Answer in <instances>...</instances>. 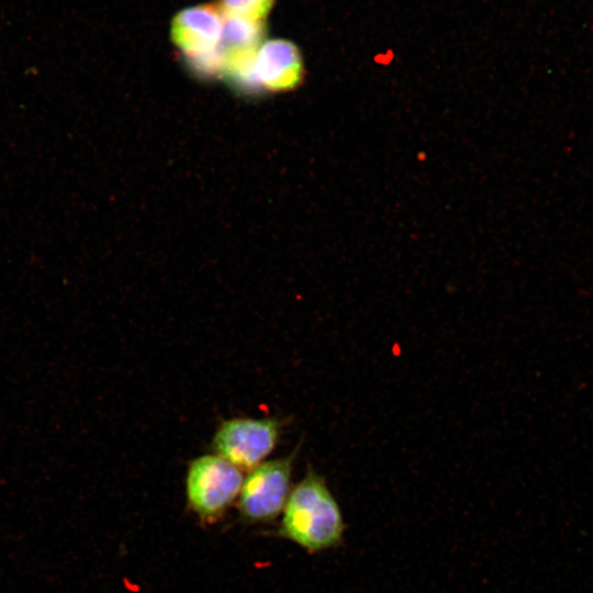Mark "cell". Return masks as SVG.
<instances>
[{"label": "cell", "mask_w": 593, "mask_h": 593, "mask_svg": "<svg viewBox=\"0 0 593 593\" xmlns=\"http://www.w3.org/2000/svg\"><path fill=\"white\" fill-rule=\"evenodd\" d=\"M277 534L310 553L342 545L345 534L343 514L325 479L309 469L291 490Z\"/></svg>", "instance_id": "cell-1"}, {"label": "cell", "mask_w": 593, "mask_h": 593, "mask_svg": "<svg viewBox=\"0 0 593 593\" xmlns=\"http://www.w3.org/2000/svg\"><path fill=\"white\" fill-rule=\"evenodd\" d=\"M242 470L217 455L194 458L186 474V495L190 510L203 524L217 522L238 497Z\"/></svg>", "instance_id": "cell-2"}, {"label": "cell", "mask_w": 593, "mask_h": 593, "mask_svg": "<svg viewBox=\"0 0 593 593\" xmlns=\"http://www.w3.org/2000/svg\"><path fill=\"white\" fill-rule=\"evenodd\" d=\"M295 452L264 461L250 469L238 494L240 517L250 524L267 523L279 516L291 492Z\"/></svg>", "instance_id": "cell-3"}, {"label": "cell", "mask_w": 593, "mask_h": 593, "mask_svg": "<svg viewBox=\"0 0 593 593\" xmlns=\"http://www.w3.org/2000/svg\"><path fill=\"white\" fill-rule=\"evenodd\" d=\"M276 418L235 417L222 422L212 448L215 455L240 470H250L264 462L276 448L280 436Z\"/></svg>", "instance_id": "cell-4"}, {"label": "cell", "mask_w": 593, "mask_h": 593, "mask_svg": "<svg viewBox=\"0 0 593 593\" xmlns=\"http://www.w3.org/2000/svg\"><path fill=\"white\" fill-rule=\"evenodd\" d=\"M222 15L214 7L202 4L183 9L172 19V42L200 71L214 69L221 61Z\"/></svg>", "instance_id": "cell-5"}, {"label": "cell", "mask_w": 593, "mask_h": 593, "mask_svg": "<svg viewBox=\"0 0 593 593\" xmlns=\"http://www.w3.org/2000/svg\"><path fill=\"white\" fill-rule=\"evenodd\" d=\"M251 71L254 86H262L271 91L296 88L305 74L299 47L288 40H270L260 45Z\"/></svg>", "instance_id": "cell-6"}, {"label": "cell", "mask_w": 593, "mask_h": 593, "mask_svg": "<svg viewBox=\"0 0 593 593\" xmlns=\"http://www.w3.org/2000/svg\"><path fill=\"white\" fill-rule=\"evenodd\" d=\"M275 0H221L220 11L224 18L261 22Z\"/></svg>", "instance_id": "cell-7"}]
</instances>
